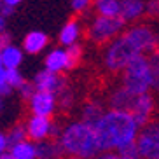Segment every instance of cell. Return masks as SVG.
Listing matches in <instances>:
<instances>
[{"label": "cell", "mask_w": 159, "mask_h": 159, "mask_svg": "<svg viewBox=\"0 0 159 159\" xmlns=\"http://www.w3.org/2000/svg\"><path fill=\"white\" fill-rule=\"evenodd\" d=\"M159 47V33L149 25H133L107 44L103 63L108 72H122L138 56L152 54Z\"/></svg>", "instance_id": "obj_1"}, {"label": "cell", "mask_w": 159, "mask_h": 159, "mask_svg": "<svg viewBox=\"0 0 159 159\" xmlns=\"http://www.w3.org/2000/svg\"><path fill=\"white\" fill-rule=\"evenodd\" d=\"M140 128L129 112L105 110L100 121L94 124V133L102 152H114L133 143L138 136Z\"/></svg>", "instance_id": "obj_2"}, {"label": "cell", "mask_w": 159, "mask_h": 159, "mask_svg": "<svg viewBox=\"0 0 159 159\" xmlns=\"http://www.w3.org/2000/svg\"><path fill=\"white\" fill-rule=\"evenodd\" d=\"M65 157H77V159H94L102 150L98 147L96 133L93 126H88L84 122L75 121L66 124L58 138Z\"/></svg>", "instance_id": "obj_3"}, {"label": "cell", "mask_w": 159, "mask_h": 159, "mask_svg": "<svg viewBox=\"0 0 159 159\" xmlns=\"http://www.w3.org/2000/svg\"><path fill=\"white\" fill-rule=\"evenodd\" d=\"M121 88L133 96L149 93L152 89V72L149 56H138L121 72Z\"/></svg>", "instance_id": "obj_4"}, {"label": "cell", "mask_w": 159, "mask_h": 159, "mask_svg": "<svg viewBox=\"0 0 159 159\" xmlns=\"http://www.w3.org/2000/svg\"><path fill=\"white\" fill-rule=\"evenodd\" d=\"M126 30V23L121 18L94 16L88 26V37L93 44H110Z\"/></svg>", "instance_id": "obj_5"}, {"label": "cell", "mask_w": 159, "mask_h": 159, "mask_svg": "<svg viewBox=\"0 0 159 159\" xmlns=\"http://www.w3.org/2000/svg\"><path fill=\"white\" fill-rule=\"evenodd\" d=\"M135 143L142 159H159V121H150L140 128Z\"/></svg>", "instance_id": "obj_6"}, {"label": "cell", "mask_w": 159, "mask_h": 159, "mask_svg": "<svg viewBox=\"0 0 159 159\" xmlns=\"http://www.w3.org/2000/svg\"><path fill=\"white\" fill-rule=\"evenodd\" d=\"M32 84H33V88H35V91H39V93H49V94H54V96H58L61 91H65V89L68 88L66 79L63 75L51 74V72H47V70L39 72V74L33 77Z\"/></svg>", "instance_id": "obj_7"}, {"label": "cell", "mask_w": 159, "mask_h": 159, "mask_svg": "<svg viewBox=\"0 0 159 159\" xmlns=\"http://www.w3.org/2000/svg\"><path fill=\"white\" fill-rule=\"evenodd\" d=\"M154 107H156V102L152 98L150 93H145V94H140L135 98V103L131 107V117L135 119L136 126L138 128H143L147 122H150L152 119V112H154Z\"/></svg>", "instance_id": "obj_8"}, {"label": "cell", "mask_w": 159, "mask_h": 159, "mask_svg": "<svg viewBox=\"0 0 159 159\" xmlns=\"http://www.w3.org/2000/svg\"><path fill=\"white\" fill-rule=\"evenodd\" d=\"M51 124H52V121L49 119V117H39V116L28 117V121H26V124H25V129H26L28 140L33 142V143L49 140Z\"/></svg>", "instance_id": "obj_9"}, {"label": "cell", "mask_w": 159, "mask_h": 159, "mask_svg": "<svg viewBox=\"0 0 159 159\" xmlns=\"http://www.w3.org/2000/svg\"><path fill=\"white\" fill-rule=\"evenodd\" d=\"M30 110H32V116H39V117H49L54 114L56 110V96L49 93H39L35 91L33 96L28 100Z\"/></svg>", "instance_id": "obj_10"}, {"label": "cell", "mask_w": 159, "mask_h": 159, "mask_svg": "<svg viewBox=\"0 0 159 159\" xmlns=\"http://www.w3.org/2000/svg\"><path fill=\"white\" fill-rule=\"evenodd\" d=\"M135 98L131 93H128L126 89H122L121 86L116 88L108 96V105L110 110H121V112H131V107L135 103Z\"/></svg>", "instance_id": "obj_11"}, {"label": "cell", "mask_w": 159, "mask_h": 159, "mask_svg": "<svg viewBox=\"0 0 159 159\" xmlns=\"http://www.w3.org/2000/svg\"><path fill=\"white\" fill-rule=\"evenodd\" d=\"M143 14H145V2H142V0H121L119 18L126 25L138 21Z\"/></svg>", "instance_id": "obj_12"}, {"label": "cell", "mask_w": 159, "mask_h": 159, "mask_svg": "<svg viewBox=\"0 0 159 159\" xmlns=\"http://www.w3.org/2000/svg\"><path fill=\"white\" fill-rule=\"evenodd\" d=\"M47 42H49V37L46 33L39 32V30H33V32L26 33L23 39V52L39 54V52H42L47 47Z\"/></svg>", "instance_id": "obj_13"}, {"label": "cell", "mask_w": 159, "mask_h": 159, "mask_svg": "<svg viewBox=\"0 0 159 159\" xmlns=\"http://www.w3.org/2000/svg\"><path fill=\"white\" fill-rule=\"evenodd\" d=\"M44 70L51 72V74H58L60 75L63 70H66L68 66V58H66V51L65 49H52L51 52H47L46 60H44Z\"/></svg>", "instance_id": "obj_14"}, {"label": "cell", "mask_w": 159, "mask_h": 159, "mask_svg": "<svg viewBox=\"0 0 159 159\" xmlns=\"http://www.w3.org/2000/svg\"><path fill=\"white\" fill-rule=\"evenodd\" d=\"M37 159H65L63 149L58 140H44L35 143Z\"/></svg>", "instance_id": "obj_15"}, {"label": "cell", "mask_w": 159, "mask_h": 159, "mask_svg": "<svg viewBox=\"0 0 159 159\" xmlns=\"http://www.w3.org/2000/svg\"><path fill=\"white\" fill-rule=\"evenodd\" d=\"M0 58H2V66L5 70H18V66L23 63V49L11 44L0 51Z\"/></svg>", "instance_id": "obj_16"}, {"label": "cell", "mask_w": 159, "mask_h": 159, "mask_svg": "<svg viewBox=\"0 0 159 159\" xmlns=\"http://www.w3.org/2000/svg\"><path fill=\"white\" fill-rule=\"evenodd\" d=\"M80 37V25L77 19H68L65 25H63V28L60 32V44L65 47H70L74 44H77Z\"/></svg>", "instance_id": "obj_17"}, {"label": "cell", "mask_w": 159, "mask_h": 159, "mask_svg": "<svg viewBox=\"0 0 159 159\" xmlns=\"http://www.w3.org/2000/svg\"><path fill=\"white\" fill-rule=\"evenodd\" d=\"M103 114H105V108L100 102H88L80 110V122L94 128V124L100 121Z\"/></svg>", "instance_id": "obj_18"}, {"label": "cell", "mask_w": 159, "mask_h": 159, "mask_svg": "<svg viewBox=\"0 0 159 159\" xmlns=\"http://www.w3.org/2000/svg\"><path fill=\"white\" fill-rule=\"evenodd\" d=\"M96 16L103 18H119L121 12V0H96L93 2Z\"/></svg>", "instance_id": "obj_19"}, {"label": "cell", "mask_w": 159, "mask_h": 159, "mask_svg": "<svg viewBox=\"0 0 159 159\" xmlns=\"http://www.w3.org/2000/svg\"><path fill=\"white\" fill-rule=\"evenodd\" d=\"M9 154L12 159H37V150H35V143L30 140H25L21 143H16L9 147Z\"/></svg>", "instance_id": "obj_20"}, {"label": "cell", "mask_w": 159, "mask_h": 159, "mask_svg": "<svg viewBox=\"0 0 159 159\" xmlns=\"http://www.w3.org/2000/svg\"><path fill=\"white\" fill-rule=\"evenodd\" d=\"M7 135V143H9V147H12V145L16 143H21V142L28 140V136H26V129H25L23 124H14V126L9 129V133H5Z\"/></svg>", "instance_id": "obj_21"}, {"label": "cell", "mask_w": 159, "mask_h": 159, "mask_svg": "<svg viewBox=\"0 0 159 159\" xmlns=\"http://www.w3.org/2000/svg\"><path fill=\"white\" fill-rule=\"evenodd\" d=\"M66 58H68V66H66V70H74L77 68V65L80 63L82 60V46L80 44H74V46L66 47Z\"/></svg>", "instance_id": "obj_22"}, {"label": "cell", "mask_w": 159, "mask_h": 159, "mask_svg": "<svg viewBox=\"0 0 159 159\" xmlns=\"http://www.w3.org/2000/svg\"><path fill=\"white\" fill-rule=\"evenodd\" d=\"M74 102H75V94L70 88H66L65 91H61L56 96V107L61 108V110H70L74 107Z\"/></svg>", "instance_id": "obj_23"}, {"label": "cell", "mask_w": 159, "mask_h": 159, "mask_svg": "<svg viewBox=\"0 0 159 159\" xmlns=\"http://www.w3.org/2000/svg\"><path fill=\"white\" fill-rule=\"evenodd\" d=\"M150 72H152V89L159 93V47L149 56Z\"/></svg>", "instance_id": "obj_24"}, {"label": "cell", "mask_w": 159, "mask_h": 159, "mask_svg": "<svg viewBox=\"0 0 159 159\" xmlns=\"http://www.w3.org/2000/svg\"><path fill=\"white\" fill-rule=\"evenodd\" d=\"M5 82H7L12 89H19L26 80H25L23 74H21L19 68H18V70H5Z\"/></svg>", "instance_id": "obj_25"}, {"label": "cell", "mask_w": 159, "mask_h": 159, "mask_svg": "<svg viewBox=\"0 0 159 159\" xmlns=\"http://www.w3.org/2000/svg\"><path fill=\"white\" fill-rule=\"evenodd\" d=\"M19 5H21V0H0V16L7 19L18 11Z\"/></svg>", "instance_id": "obj_26"}, {"label": "cell", "mask_w": 159, "mask_h": 159, "mask_svg": "<svg viewBox=\"0 0 159 159\" xmlns=\"http://www.w3.org/2000/svg\"><path fill=\"white\" fill-rule=\"evenodd\" d=\"M116 152H119L124 159H142L140 157V152H138V149H136L135 142L129 143V145H126V147H122V149H119V150H116Z\"/></svg>", "instance_id": "obj_27"}, {"label": "cell", "mask_w": 159, "mask_h": 159, "mask_svg": "<svg viewBox=\"0 0 159 159\" xmlns=\"http://www.w3.org/2000/svg\"><path fill=\"white\" fill-rule=\"evenodd\" d=\"M91 5H93V2H89V0H72L70 9L74 11L75 14H86Z\"/></svg>", "instance_id": "obj_28"}, {"label": "cell", "mask_w": 159, "mask_h": 159, "mask_svg": "<svg viewBox=\"0 0 159 159\" xmlns=\"http://www.w3.org/2000/svg\"><path fill=\"white\" fill-rule=\"evenodd\" d=\"M33 93H35V88H33V84H32V82H28V80H26V82H25V84L18 89V94L23 100H26V102H28V100L33 96Z\"/></svg>", "instance_id": "obj_29"}, {"label": "cell", "mask_w": 159, "mask_h": 159, "mask_svg": "<svg viewBox=\"0 0 159 159\" xmlns=\"http://www.w3.org/2000/svg\"><path fill=\"white\" fill-rule=\"evenodd\" d=\"M145 14L150 18H159V0L145 2Z\"/></svg>", "instance_id": "obj_30"}, {"label": "cell", "mask_w": 159, "mask_h": 159, "mask_svg": "<svg viewBox=\"0 0 159 159\" xmlns=\"http://www.w3.org/2000/svg\"><path fill=\"white\" fill-rule=\"evenodd\" d=\"M11 33H7V32H2L0 33V51L2 49H5L7 46H11Z\"/></svg>", "instance_id": "obj_31"}, {"label": "cell", "mask_w": 159, "mask_h": 159, "mask_svg": "<svg viewBox=\"0 0 159 159\" xmlns=\"http://www.w3.org/2000/svg\"><path fill=\"white\" fill-rule=\"evenodd\" d=\"M94 159H124V157H122L119 152L114 150V152H102V154H98Z\"/></svg>", "instance_id": "obj_32"}, {"label": "cell", "mask_w": 159, "mask_h": 159, "mask_svg": "<svg viewBox=\"0 0 159 159\" xmlns=\"http://www.w3.org/2000/svg\"><path fill=\"white\" fill-rule=\"evenodd\" d=\"M12 91H14V89L11 88L9 84H7V82H4V84L0 86V98H9L11 94H12Z\"/></svg>", "instance_id": "obj_33"}, {"label": "cell", "mask_w": 159, "mask_h": 159, "mask_svg": "<svg viewBox=\"0 0 159 159\" xmlns=\"http://www.w3.org/2000/svg\"><path fill=\"white\" fill-rule=\"evenodd\" d=\"M9 150V143H7V135L4 131H0V156Z\"/></svg>", "instance_id": "obj_34"}, {"label": "cell", "mask_w": 159, "mask_h": 159, "mask_svg": "<svg viewBox=\"0 0 159 159\" xmlns=\"http://www.w3.org/2000/svg\"><path fill=\"white\" fill-rule=\"evenodd\" d=\"M5 82V68L4 66H0V86Z\"/></svg>", "instance_id": "obj_35"}, {"label": "cell", "mask_w": 159, "mask_h": 159, "mask_svg": "<svg viewBox=\"0 0 159 159\" xmlns=\"http://www.w3.org/2000/svg\"><path fill=\"white\" fill-rule=\"evenodd\" d=\"M5 25H7V23H5V18H2V16H0V33L5 32Z\"/></svg>", "instance_id": "obj_36"}, {"label": "cell", "mask_w": 159, "mask_h": 159, "mask_svg": "<svg viewBox=\"0 0 159 159\" xmlns=\"http://www.w3.org/2000/svg\"><path fill=\"white\" fill-rule=\"evenodd\" d=\"M4 110H5V100H4V98H0V114L4 112Z\"/></svg>", "instance_id": "obj_37"}, {"label": "cell", "mask_w": 159, "mask_h": 159, "mask_svg": "<svg viewBox=\"0 0 159 159\" xmlns=\"http://www.w3.org/2000/svg\"><path fill=\"white\" fill-rule=\"evenodd\" d=\"M0 159H12V156H11L9 150H7V152H4V154L0 156Z\"/></svg>", "instance_id": "obj_38"}, {"label": "cell", "mask_w": 159, "mask_h": 159, "mask_svg": "<svg viewBox=\"0 0 159 159\" xmlns=\"http://www.w3.org/2000/svg\"><path fill=\"white\" fill-rule=\"evenodd\" d=\"M65 159H77V157H65Z\"/></svg>", "instance_id": "obj_39"}, {"label": "cell", "mask_w": 159, "mask_h": 159, "mask_svg": "<svg viewBox=\"0 0 159 159\" xmlns=\"http://www.w3.org/2000/svg\"><path fill=\"white\" fill-rule=\"evenodd\" d=\"M0 66H2V58H0Z\"/></svg>", "instance_id": "obj_40"}]
</instances>
